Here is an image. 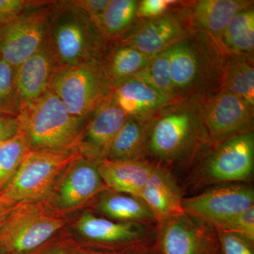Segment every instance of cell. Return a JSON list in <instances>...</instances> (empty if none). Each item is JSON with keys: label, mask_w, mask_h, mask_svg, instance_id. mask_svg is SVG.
Returning <instances> with one entry per match:
<instances>
[{"label": "cell", "mask_w": 254, "mask_h": 254, "mask_svg": "<svg viewBox=\"0 0 254 254\" xmlns=\"http://www.w3.org/2000/svg\"><path fill=\"white\" fill-rule=\"evenodd\" d=\"M203 100L192 96L173 102L152 118L147 153L162 160L178 158L203 136Z\"/></svg>", "instance_id": "obj_4"}, {"label": "cell", "mask_w": 254, "mask_h": 254, "mask_svg": "<svg viewBox=\"0 0 254 254\" xmlns=\"http://www.w3.org/2000/svg\"><path fill=\"white\" fill-rule=\"evenodd\" d=\"M53 3L34 1L22 12L0 23V59L17 68L44 45Z\"/></svg>", "instance_id": "obj_8"}, {"label": "cell", "mask_w": 254, "mask_h": 254, "mask_svg": "<svg viewBox=\"0 0 254 254\" xmlns=\"http://www.w3.org/2000/svg\"><path fill=\"white\" fill-rule=\"evenodd\" d=\"M21 132L18 117L0 115V143L9 141Z\"/></svg>", "instance_id": "obj_36"}, {"label": "cell", "mask_w": 254, "mask_h": 254, "mask_svg": "<svg viewBox=\"0 0 254 254\" xmlns=\"http://www.w3.org/2000/svg\"><path fill=\"white\" fill-rule=\"evenodd\" d=\"M34 1L0 0V23L22 12Z\"/></svg>", "instance_id": "obj_35"}, {"label": "cell", "mask_w": 254, "mask_h": 254, "mask_svg": "<svg viewBox=\"0 0 254 254\" xmlns=\"http://www.w3.org/2000/svg\"><path fill=\"white\" fill-rule=\"evenodd\" d=\"M64 225L63 218L41 200L18 203L0 228V247L11 254L27 253Z\"/></svg>", "instance_id": "obj_7"}, {"label": "cell", "mask_w": 254, "mask_h": 254, "mask_svg": "<svg viewBox=\"0 0 254 254\" xmlns=\"http://www.w3.org/2000/svg\"><path fill=\"white\" fill-rule=\"evenodd\" d=\"M216 232L220 254H254L253 243L245 237L230 232Z\"/></svg>", "instance_id": "obj_32"}, {"label": "cell", "mask_w": 254, "mask_h": 254, "mask_svg": "<svg viewBox=\"0 0 254 254\" xmlns=\"http://www.w3.org/2000/svg\"><path fill=\"white\" fill-rule=\"evenodd\" d=\"M167 52L176 101L200 96L216 80L220 83L225 61L223 53L203 32L195 36L194 31L192 32Z\"/></svg>", "instance_id": "obj_3"}, {"label": "cell", "mask_w": 254, "mask_h": 254, "mask_svg": "<svg viewBox=\"0 0 254 254\" xmlns=\"http://www.w3.org/2000/svg\"><path fill=\"white\" fill-rule=\"evenodd\" d=\"M140 198L151 210L157 223L185 215L181 190L167 170L154 167Z\"/></svg>", "instance_id": "obj_18"}, {"label": "cell", "mask_w": 254, "mask_h": 254, "mask_svg": "<svg viewBox=\"0 0 254 254\" xmlns=\"http://www.w3.org/2000/svg\"><path fill=\"white\" fill-rule=\"evenodd\" d=\"M152 118L128 117L114 138L105 160H140L147 153Z\"/></svg>", "instance_id": "obj_22"}, {"label": "cell", "mask_w": 254, "mask_h": 254, "mask_svg": "<svg viewBox=\"0 0 254 254\" xmlns=\"http://www.w3.org/2000/svg\"><path fill=\"white\" fill-rule=\"evenodd\" d=\"M253 3L246 0L193 1L190 6V21L192 26H197L218 46L222 32L230 20L237 13L251 7Z\"/></svg>", "instance_id": "obj_20"}, {"label": "cell", "mask_w": 254, "mask_h": 254, "mask_svg": "<svg viewBox=\"0 0 254 254\" xmlns=\"http://www.w3.org/2000/svg\"><path fill=\"white\" fill-rule=\"evenodd\" d=\"M108 42L88 16L67 1L52 5L46 43L58 69L103 58Z\"/></svg>", "instance_id": "obj_1"}, {"label": "cell", "mask_w": 254, "mask_h": 254, "mask_svg": "<svg viewBox=\"0 0 254 254\" xmlns=\"http://www.w3.org/2000/svg\"><path fill=\"white\" fill-rule=\"evenodd\" d=\"M215 231L236 234L254 242V205L212 225Z\"/></svg>", "instance_id": "obj_31"}, {"label": "cell", "mask_w": 254, "mask_h": 254, "mask_svg": "<svg viewBox=\"0 0 254 254\" xmlns=\"http://www.w3.org/2000/svg\"><path fill=\"white\" fill-rule=\"evenodd\" d=\"M154 166L143 160H103L98 164L108 190L140 198Z\"/></svg>", "instance_id": "obj_19"}, {"label": "cell", "mask_w": 254, "mask_h": 254, "mask_svg": "<svg viewBox=\"0 0 254 254\" xmlns=\"http://www.w3.org/2000/svg\"><path fill=\"white\" fill-rule=\"evenodd\" d=\"M113 88L103 57L60 68L51 89L71 115L86 120L111 98Z\"/></svg>", "instance_id": "obj_5"}, {"label": "cell", "mask_w": 254, "mask_h": 254, "mask_svg": "<svg viewBox=\"0 0 254 254\" xmlns=\"http://www.w3.org/2000/svg\"><path fill=\"white\" fill-rule=\"evenodd\" d=\"M151 59L135 48L118 42L104 55L103 63L114 87L141 72Z\"/></svg>", "instance_id": "obj_25"}, {"label": "cell", "mask_w": 254, "mask_h": 254, "mask_svg": "<svg viewBox=\"0 0 254 254\" xmlns=\"http://www.w3.org/2000/svg\"><path fill=\"white\" fill-rule=\"evenodd\" d=\"M98 163L81 156L65 170L55 195V202L60 210L77 208L95 195L109 190L100 177Z\"/></svg>", "instance_id": "obj_15"}, {"label": "cell", "mask_w": 254, "mask_h": 254, "mask_svg": "<svg viewBox=\"0 0 254 254\" xmlns=\"http://www.w3.org/2000/svg\"><path fill=\"white\" fill-rule=\"evenodd\" d=\"M81 156L77 148L30 150L0 193L15 203L41 200L51 190L60 174Z\"/></svg>", "instance_id": "obj_6"}, {"label": "cell", "mask_w": 254, "mask_h": 254, "mask_svg": "<svg viewBox=\"0 0 254 254\" xmlns=\"http://www.w3.org/2000/svg\"><path fill=\"white\" fill-rule=\"evenodd\" d=\"M76 226L82 236L107 245L143 242L148 235L146 225L143 224L113 221L91 213L83 214Z\"/></svg>", "instance_id": "obj_21"}, {"label": "cell", "mask_w": 254, "mask_h": 254, "mask_svg": "<svg viewBox=\"0 0 254 254\" xmlns=\"http://www.w3.org/2000/svg\"><path fill=\"white\" fill-rule=\"evenodd\" d=\"M93 254V253H81V254Z\"/></svg>", "instance_id": "obj_39"}, {"label": "cell", "mask_w": 254, "mask_h": 254, "mask_svg": "<svg viewBox=\"0 0 254 254\" xmlns=\"http://www.w3.org/2000/svg\"><path fill=\"white\" fill-rule=\"evenodd\" d=\"M202 106L207 135L215 141L250 130L253 124L254 108L230 92L219 90L203 99Z\"/></svg>", "instance_id": "obj_12"}, {"label": "cell", "mask_w": 254, "mask_h": 254, "mask_svg": "<svg viewBox=\"0 0 254 254\" xmlns=\"http://www.w3.org/2000/svg\"><path fill=\"white\" fill-rule=\"evenodd\" d=\"M212 227L188 215L174 217L158 223L160 254H212L215 237Z\"/></svg>", "instance_id": "obj_13"}, {"label": "cell", "mask_w": 254, "mask_h": 254, "mask_svg": "<svg viewBox=\"0 0 254 254\" xmlns=\"http://www.w3.org/2000/svg\"><path fill=\"white\" fill-rule=\"evenodd\" d=\"M17 203L5 198L0 193V228L4 225L6 219Z\"/></svg>", "instance_id": "obj_37"}, {"label": "cell", "mask_w": 254, "mask_h": 254, "mask_svg": "<svg viewBox=\"0 0 254 254\" xmlns=\"http://www.w3.org/2000/svg\"><path fill=\"white\" fill-rule=\"evenodd\" d=\"M96 207L105 216L118 222L145 225L155 222L151 210L143 200L125 193L105 190L102 192Z\"/></svg>", "instance_id": "obj_23"}, {"label": "cell", "mask_w": 254, "mask_h": 254, "mask_svg": "<svg viewBox=\"0 0 254 254\" xmlns=\"http://www.w3.org/2000/svg\"><path fill=\"white\" fill-rule=\"evenodd\" d=\"M127 118L111 98L105 102L92 114L82 130L76 144L82 156L97 162L105 160L114 138Z\"/></svg>", "instance_id": "obj_14"}, {"label": "cell", "mask_w": 254, "mask_h": 254, "mask_svg": "<svg viewBox=\"0 0 254 254\" xmlns=\"http://www.w3.org/2000/svg\"><path fill=\"white\" fill-rule=\"evenodd\" d=\"M17 117L31 150L76 148L87 120L71 115L52 89L23 106Z\"/></svg>", "instance_id": "obj_2"}, {"label": "cell", "mask_w": 254, "mask_h": 254, "mask_svg": "<svg viewBox=\"0 0 254 254\" xmlns=\"http://www.w3.org/2000/svg\"><path fill=\"white\" fill-rule=\"evenodd\" d=\"M138 1L110 0L98 28L108 41L121 38L136 21Z\"/></svg>", "instance_id": "obj_27"}, {"label": "cell", "mask_w": 254, "mask_h": 254, "mask_svg": "<svg viewBox=\"0 0 254 254\" xmlns=\"http://www.w3.org/2000/svg\"><path fill=\"white\" fill-rule=\"evenodd\" d=\"M110 1V0H73L67 1V2L73 7L84 12L98 27L100 18Z\"/></svg>", "instance_id": "obj_34"}, {"label": "cell", "mask_w": 254, "mask_h": 254, "mask_svg": "<svg viewBox=\"0 0 254 254\" xmlns=\"http://www.w3.org/2000/svg\"><path fill=\"white\" fill-rule=\"evenodd\" d=\"M16 70L0 59V115L17 117L20 113L15 82Z\"/></svg>", "instance_id": "obj_30"}, {"label": "cell", "mask_w": 254, "mask_h": 254, "mask_svg": "<svg viewBox=\"0 0 254 254\" xmlns=\"http://www.w3.org/2000/svg\"><path fill=\"white\" fill-rule=\"evenodd\" d=\"M29 150L27 137L21 131L0 143V191L11 181Z\"/></svg>", "instance_id": "obj_28"}, {"label": "cell", "mask_w": 254, "mask_h": 254, "mask_svg": "<svg viewBox=\"0 0 254 254\" xmlns=\"http://www.w3.org/2000/svg\"><path fill=\"white\" fill-rule=\"evenodd\" d=\"M222 53L230 56L253 59L254 50V9L242 10L233 16L222 32L218 44Z\"/></svg>", "instance_id": "obj_24"}, {"label": "cell", "mask_w": 254, "mask_h": 254, "mask_svg": "<svg viewBox=\"0 0 254 254\" xmlns=\"http://www.w3.org/2000/svg\"><path fill=\"white\" fill-rule=\"evenodd\" d=\"M254 190L245 185H225L183 198L185 214L211 227L254 205Z\"/></svg>", "instance_id": "obj_11"}, {"label": "cell", "mask_w": 254, "mask_h": 254, "mask_svg": "<svg viewBox=\"0 0 254 254\" xmlns=\"http://www.w3.org/2000/svg\"><path fill=\"white\" fill-rule=\"evenodd\" d=\"M134 77L140 78L175 102V89L168 52L152 58L149 64Z\"/></svg>", "instance_id": "obj_29"}, {"label": "cell", "mask_w": 254, "mask_h": 254, "mask_svg": "<svg viewBox=\"0 0 254 254\" xmlns=\"http://www.w3.org/2000/svg\"><path fill=\"white\" fill-rule=\"evenodd\" d=\"M49 254H66V253L64 250H55L54 252H51V253Z\"/></svg>", "instance_id": "obj_38"}, {"label": "cell", "mask_w": 254, "mask_h": 254, "mask_svg": "<svg viewBox=\"0 0 254 254\" xmlns=\"http://www.w3.org/2000/svg\"><path fill=\"white\" fill-rule=\"evenodd\" d=\"M180 2L176 0H142L138 1L137 16L144 19H151L163 16Z\"/></svg>", "instance_id": "obj_33"}, {"label": "cell", "mask_w": 254, "mask_h": 254, "mask_svg": "<svg viewBox=\"0 0 254 254\" xmlns=\"http://www.w3.org/2000/svg\"><path fill=\"white\" fill-rule=\"evenodd\" d=\"M191 26L190 14L168 11L131 28L119 42L153 58L190 36L193 31Z\"/></svg>", "instance_id": "obj_10"}, {"label": "cell", "mask_w": 254, "mask_h": 254, "mask_svg": "<svg viewBox=\"0 0 254 254\" xmlns=\"http://www.w3.org/2000/svg\"><path fill=\"white\" fill-rule=\"evenodd\" d=\"M58 70L54 57L46 41L16 70L15 82L20 110L51 89Z\"/></svg>", "instance_id": "obj_16"}, {"label": "cell", "mask_w": 254, "mask_h": 254, "mask_svg": "<svg viewBox=\"0 0 254 254\" xmlns=\"http://www.w3.org/2000/svg\"><path fill=\"white\" fill-rule=\"evenodd\" d=\"M254 167V134L252 129L224 138L206 159L202 176L212 183L246 181Z\"/></svg>", "instance_id": "obj_9"}, {"label": "cell", "mask_w": 254, "mask_h": 254, "mask_svg": "<svg viewBox=\"0 0 254 254\" xmlns=\"http://www.w3.org/2000/svg\"><path fill=\"white\" fill-rule=\"evenodd\" d=\"M220 90L240 97L254 108V68L253 59L231 56L224 63Z\"/></svg>", "instance_id": "obj_26"}, {"label": "cell", "mask_w": 254, "mask_h": 254, "mask_svg": "<svg viewBox=\"0 0 254 254\" xmlns=\"http://www.w3.org/2000/svg\"><path fill=\"white\" fill-rule=\"evenodd\" d=\"M112 100L128 117L150 118L173 103L140 78L133 77L114 86Z\"/></svg>", "instance_id": "obj_17"}]
</instances>
